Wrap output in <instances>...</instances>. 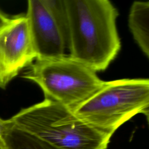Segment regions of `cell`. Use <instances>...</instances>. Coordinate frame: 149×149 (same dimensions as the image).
I'll return each instance as SVG.
<instances>
[{"instance_id": "obj_1", "label": "cell", "mask_w": 149, "mask_h": 149, "mask_svg": "<svg viewBox=\"0 0 149 149\" xmlns=\"http://www.w3.org/2000/svg\"><path fill=\"white\" fill-rule=\"evenodd\" d=\"M69 56L95 72L105 70L121 47L118 11L108 0H64Z\"/></svg>"}, {"instance_id": "obj_2", "label": "cell", "mask_w": 149, "mask_h": 149, "mask_svg": "<svg viewBox=\"0 0 149 149\" xmlns=\"http://www.w3.org/2000/svg\"><path fill=\"white\" fill-rule=\"evenodd\" d=\"M9 120L55 149H107L112 136L88 124L55 101L21 109Z\"/></svg>"}, {"instance_id": "obj_3", "label": "cell", "mask_w": 149, "mask_h": 149, "mask_svg": "<svg viewBox=\"0 0 149 149\" xmlns=\"http://www.w3.org/2000/svg\"><path fill=\"white\" fill-rule=\"evenodd\" d=\"M73 111L88 124L113 135L137 114L142 113L148 120L149 80L123 79L105 81Z\"/></svg>"}, {"instance_id": "obj_4", "label": "cell", "mask_w": 149, "mask_h": 149, "mask_svg": "<svg viewBox=\"0 0 149 149\" xmlns=\"http://www.w3.org/2000/svg\"><path fill=\"white\" fill-rule=\"evenodd\" d=\"M22 77L38 84L45 99L73 111L98 91L105 81L97 72L69 55L35 59Z\"/></svg>"}, {"instance_id": "obj_5", "label": "cell", "mask_w": 149, "mask_h": 149, "mask_svg": "<svg viewBox=\"0 0 149 149\" xmlns=\"http://www.w3.org/2000/svg\"><path fill=\"white\" fill-rule=\"evenodd\" d=\"M26 16L36 59H48L65 55L69 43L68 24L65 19L52 13L43 0L28 1Z\"/></svg>"}, {"instance_id": "obj_6", "label": "cell", "mask_w": 149, "mask_h": 149, "mask_svg": "<svg viewBox=\"0 0 149 149\" xmlns=\"http://www.w3.org/2000/svg\"><path fill=\"white\" fill-rule=\"evenodd\" d=\"M36 59L27 16L11 17L0 29V87L5 88Z\"/></svg>"}, {"instance_id": "obj_7", "label": "cell", "mask_w": 149, "mask_h": 149, "mask_svg": "<svg viewBox=\"0 0 149 149\" xmlns=\"http://www.w3.org/2000/svg\"><path fill=\"white\" fill-rule=\"evenodd\" d=\"M129 27L143 53L149 56V2L135 1L130 8Z\"/></svg>"}, {"instance_id": "obj_8", "label": "cell", "mask_w": 149, "mask_h": 149, "mask_svg": "<svg viewBox=\"0 0 149 149\" xmlns=\"http://www.w3.org/2000/svg\"><path fill=\"white\" fill-rule=\"evenodd\" d=\"M8 149H55L33 134L19 128L9 119L3 133Z\"/></svg>"}, {"instance_id": "obj_9", "label": "cell", "mask_w": 149, "mask_h": 149, "mask_svg": "<svg viewBox=\"0 0 149 149\" xmlns=\"http://www.w3.org/2000/svg\"><path fill=\"white\" fill-rule=\"evenodd\" d=\"M7 124V120H3L0 118V149H8L2 134L5 131Z\"/></svg>"}, {"instance_id": "obj_10", "label": "cell", "mask_w": 149, "mask_h": 149, "mask_svg": "<svg viewBox=\"0 0 149 149\" xmlns=\"http://www.w3.org/2000/svg\"><path fill=\"white\" fill-rule=\"evenodd\" d=\"M10 18L0 11V29L5 26L9 22Z\"/></svg>"}]
</instances>
